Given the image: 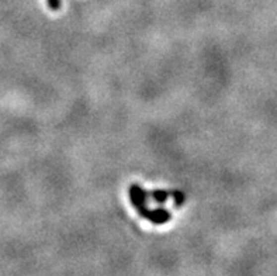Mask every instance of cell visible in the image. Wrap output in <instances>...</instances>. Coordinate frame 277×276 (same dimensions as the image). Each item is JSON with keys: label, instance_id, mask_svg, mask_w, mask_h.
<instances>
[{"label": "cell", "instance_id": "6da1fadb", "mask_svg": "<svg viewBox=\"0 0 277 276\" xmlns=\"http://www.w3.org/2000/svg\"><path fill=\"white\" fill-rule=\"evenodd\" d=\"M128 195H130V200L132 206L135 207V210L138 211L139 216L145 218L148 211H149V207L147 206V199L149 196V192L142 189L138 183H132V185H130Z\"/></svg>", "mask_w": 277, "mask_h": 276}, {"label": "cell", "instance_id": "7a4b0ae2", "mask_svg": "<svg viewBox=\"0 0 277 276\" xmlns=\"http://www.w3.org/2000/svg\"><path fill=\"white\" fill-rule=\"evenodd\" d=\"M147 218L148 221H151L152 224H166V223H169L170 221V218H172V213L169 211V210H166L164 207H158V208H149V211H148L147 214Z\"/></svg>", "mask_w": 277, "mask_h": 276}, {"label": "cell", "instance_id": "3957f363", "mask_svg": "<svg viewBox=\"0 0 277 276\" xmlns=\"http://www.w3.org/2000/svg\"><path fill=\"white\" fill-rule=\"evenodd\" d=\"M149 196L151 199L156 202V203H159V205H164L166 203L170 196H172V192H169V190H162V189H155V190H151L149 192Z\"/></svg>", "mask_w": 277, "mask_h": 276}, {"label": "cell", "instance_id": "277c9868", "mask_svg": "<svg viewBox=\"0 0 277 276\" xmlns=\"http://www.w3.org/2000/svg\"><path fill=\"white\" fill-rule=\"evenodd\" d=\"M170 198L173 199L174 207H180L183 203H184V199H186V196H184V193H183L182 190H173Z\"/></svg>", "mask_w": 277, "mask_h": 276}, {"label": "cell", "instance_id": "5b68a950", "mask_svg": "<svg viewBox=\"0 0 277 276\" xmlns=\"http://www.w3.org/2000/svg\"><path fill=\"white\" fill-rule=\"evenodd\" d=\"M48 1V7L54 11L61 9V0H47Z\"/></svg>", "mask_w": 277, "mask_h": 276}]
</instances>
